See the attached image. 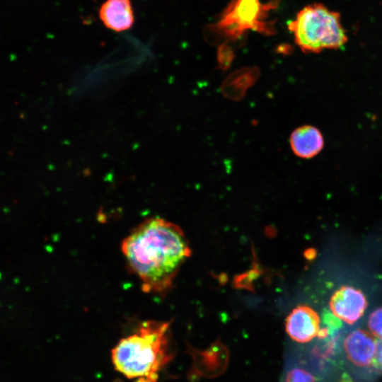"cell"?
<instances>
[{"instance_id": "1", "label": "cell", "mask_w": 382, "mask_h": 382, "mask_svg": "<svg viewBox=\"0 0 382 382\" xmlns=\"http://www.w3.org/2000/svg\"><path fill=\"white\" fill-rule=\"evenodd\" d=\"M121 250L145 293L163 294L172 286L191 250L182 229L162 218H149L125 237Z\"/></svg>"}, {"instance_id": "2", "label": "cell", "mask_w": 382, "mask_h": 382, "mask_svg": "<svg viewBox=\"0 0 382 382\" xmlns=\"http://www.w3.org/2000/svg\"><path fill=\"white\" fill-rule=\"evenodd\" d=\"M170 322L146 320L122 337L111 351L115 369L127 378L156 382L158 372L172 359Z\"/></svg>"}, {"instance_id": "3", "label": "cell", "mask_w": 382, "mask_h": 382, "mask_svg": "<svg viewBox=\"0 0 382 382\" xmlns=\"http://www.w3.org/2000/svg\"><path fill=\"white\" fill-rule=\"evenodd\" d=\"M340 15L320 3L309 4L288 23L296 44L304 52L318 53L323 50H337L347 42Z\"/></svg>"}, {"instance_id": "4", "label": "cell", "mask_w": 382, "mask_h": 382, "mask_svg": "<svg viewBox=\"0 0 382 382\" xmlns=\"http://www.w3.org/2000/svg\"><path fill=\"white\" fill-rule=\"evenodd\" d=\"M279 1L263 4L260 0H231L219 20L207 29V39L212 42L235 41L249 30L263 35L274 33V21H267L270 11Z\"/></svg>"}, {"instance_id": "5", "label": "cell", "mask_w": 382, "mask_h": 382, "mask_svg": "<svg viewBox=\"0 0 382 382\" xmlns=\"http://www.w3.org/2000/svg\"><path fill=\"white\" fill-rule=\"evenodd\" d=\"M329 306L334 316L346 323L353 324L363 316L368 303L360 289L342 286L333 293Z\"/></svg>"}, {"instance_id": "6", "label": "cell", "mask_w": 382, "mask_h": 382, "mask_svg": "<svg viewBox=\"0 0 382 382\" xmlns=\"http://www.w3.org/2000/svg\"><path fill=\"white\" fill-rule=\"evenodd\" d=\"M286 332L294 341L305 343L318 336L320 331V317L308 306L294 308L286 319Z\"/></svg>"}, {"instance_id": "7", "label": "cell", "mask_w": 382, "mask_h": 382, "mask_svg": "<svg viewBox=\"0 0 382 382\" xmlns=\"http://www.w3.org/2000/svg\"><path fill=\"white\" fill-rule=\"evenodd\" d=\"M344 349L348 359L355 366L366 367L374 363L376 341L366 331L357 329L344 340Z\"/></svg>"}, {"instance_id": "8", "label": "cell", "mask_w": 382, "mask_h": 382, "mask_svg": "<svg viewBox=\"0 0 382 382\" xmlns=\"http://www.w3.org/2000/svg\"><path fill=\"white\" fill-rule=\"evenodd\" d=\"M98 14L107 28L117 33L129 30L134 23L130 0H106L101 4Z\"/></svg>"}, {"instance_id": "9", "label": "cell", "mask_w": 382, "mask_h": 382, "mask_svg": "<svg viewBox=\"0 0 382 382\" xmlns=\"http://www.w3.org/2000/svg\"><path fill=\"white\" fill-rule=\"evenodd\" d=\"M293 153L301 158H311L318 154L324 146L320 131L312 125H303L294 130L290 137Z\"/></svg>"}, {"instance_id": "10", "label": "cell", "mask_w": 382, "mask_h": 382, "mask_svg": "<svg viewBox=\"0 0 382 382\" xmlns=\"http://www.w3.org/2000/svg\"><path fill=\"white\" fill-rule=\"evenodd\" d=\"M258 69L246 67L230 74L221 85L223 95L233 100H241L259 76Z\"/></svg>"}, {"instance_id": "11", "label": "cell", "mask_w": 382, "mask_h": 382, "mask_svg": "<svg viewBox=\"0 0 382 382\" xmlns=\"http://www.w3.org/2000/svg\"><path fill=\"white\" fill-rule=\"evenodd\" d=\"M368 326L371 333L382 340V307L371 313L368 320Z\"/></svg>"}, {"instance_id": "12", "label": "cell", "mask_w": 382, "mask_h": 382, "mask_svg": "<svg viewBox=\"0 0 382 382\" xmlns=\"http://www.w3.org/2000/svg\"><path fill=\"white\" fill-rule=\"evenodd\" d=\"M284 382H316V379L306 370L294 368L288 372Z\"/></svg>"}, {"instance_id": "13", "label": "cell", "mask_w": 382, "mask_h": 382, "mask_svg": "<svg viewBox=\"0 0 382 382\" xmlns=\"http://www.w3.org/2000/svg\"><path fill=\"white\" fill-rule=\"evenodd\" d=\"M233 59V54L230 47L223 45L220 47L218 52V62L219 67L226 70L230 66L232 60Z\"/></svg>"}, {"instance_id": "14", "label": "cell", "mask_w": 382, "mask_h": 382, "mask_svg": "<svg viewBox=\"0 0 382 382\" xmlns=\"http://www.w3.org/2000/svg\"><path fill=\"white\" fill-rule=\"evenodd\" d=\"M374 366L380 369H382V340H379L376 342V352L374 358Z\"/></svg>"}]
</instances>
